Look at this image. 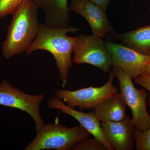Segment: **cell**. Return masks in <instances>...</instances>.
Segmentation results:
<instances>
[{
    "instance_id": "5b68a950",
    "label": "cell",
    "mask_w": 150,
    "mask_h": 150,
    "mask_svg": "<svg viewBox=\"0 0 150 150\" xmlns=\"http://www.w3.org/2000/svg\"><path fill=\"white\" fill-rule=\"evenodd\" d=\"M109 73V79L102 86H91L76 91L59 88L55 92V96L72 108L77 107L80 110H93L100 103L118 91V89L112 83L115 77L113 71L111 70Z\"/></svg>"
},
{
    "instance_id": "5bb4252c",
    "label": "cell",
    "mask_w": 150,
    "mask_h": 150,
    "mask_svg": "<svg viewBox=\"0 0 150 150\" xmlns=\"http://www.w3.org/2000/svg\"><path fill=\"white\" fill-rule=\"evenodd\" d=\"M126 105L121 93H116L100 103L93 111L100 123L120 121L126 116Z\"/></svg>"
},
{
    "instance_id": "8992f818",
    "label": "cell",
    "mask_w": 150,
    "mask_h": 150,
    "mask_svg": "<svg viewBox=\"0 0 150 150\" xmlns=\"http://www.w3.org/2000/svg\"><path fill=\"white\" fill-rule=\"evenodd\" d=\"M73 62L77 64L93 65L104 73L112 67L111 57L105 42L98 35H79L74 50Z\"/></svg>"
},
{
    "instance_id": "3957f363",
    "label": "cell",
    "mask_w": 150,
    "mask_h": 150,
    "mask_svg": "<svg viewBox=\"0 0 150 150\" xmlns=\"http://www.w3.org/2000/svg\"><path fill=\"white\" fill-rule=\"evenodd\" d=\"M24 150H71L76 144L90 137L81 125L69 128L58 122L44 124Z\"/></svg>"
},
{
    "instance_id": "30bf717a",
    "label": "cell",
    "mask_w": 150,
    "mask_h": 150,
    "mask_svg": "<svg viewBox=\"0 0 150 150\" xmlns=\"http://www.w3.org/2000/svg\"><path fill=\"white\" fill-rule=\"evenodd\" d=\"M103 133L114 150H133L136 130L132 119L126 115L118 121L100 123Z\"/></svg>"
},
{
    "instance_id": "7c38bea8",
    "label": "cell",
    "mask_w": 150,
    "mask_h": 150,
    "mask_svg": "<svg viewBox=\"0 0 150 150\" xmlns=\"http://www.w3.org/2000/svg\"><path fill=\"white\" fill-rule=\"evenodd\" d=\"M44 13L45 24L56 28L68 27L69 13L68 0H33Z\"/></svg>"
},
{
    "instance_id": "2e32d148",
    "label": "cell",
    "mask_w": 150,
    "mask_h": 150,
    "mask_svg": "<svg viewBox=\"0 0 150 150\" xmlns=\"http://www.w3.org/2000/svg\"><path fill=\"white\" fill-rule=\"evenodd\" d=\"M136 150H150V128L144 130L135 131Z\"/></svg>"
},
{
    "instance_id": "8fae6325",
    "label": "cell",
    "mask_w": 150,
    "mask_h": 150,
    "mask_svg": "<svg viewBox=\"0 0 150 150\" xmlns=\"http://www.w3.org/2000/svg\"><path fill=\"white\" fill-rule=\"evenodd\" d=\"M47 107L50 109H57L61 112L72 116L85 128L91 135L104 144L108 150H114L108 142L103 133L100 123L91 112H83L75 110L65 104L63 100L56 96L51 98L47 103Z\"/></svg>"
},
{
    "instance_id": "277c9868",
    "label": "cell",
    "mask_w": 150,
    "mask_h": 150,
    "mask_svg": "<svg viewBox=\"0 0 150 150\" xmlns=\"http://www.w3.org/2000/svg\"><path fill=\"white\" fill-rule=\"evenodd\" d=\"M115 77L120 84L121 93L126 105L132 113V122L139 131H144L150 128V115L147 110V98L149 93L144 88L138 89L135 87L130 77L118 67L112 69Z\"/></svg>"
},
{
    "instance_id": "9c48e42d",
    "label": "cell",
    "mask_w": 150,
    "mask_h": 150,
    "mask_svg": "<svg viewBox=\"0 0 150 150\" xmlns=\"http://www.w3.org/2000/svg\"><path fill=\"white\" fill-rule=\"evenodd\" d=\"M70 10L80 15L88 23L93 34L105 38L115 32L108 18L105 10L90 0H72Z\"/></svg>"
},
{
    "instance_id": "52a82bcc",
    "label": "cell",
    "mask_w": 150,
    "mask_h": 150,
    "mask_svg": "<svg viewBox=\"0 0 150 150\" xmlns=\"http://www.w3.org/2000/svg\"><path fill=\"white\" fill-rule=\"evenodd\" d=\"M44 96L43 94L25 93L12 86L6 80L0 83V105L16 108L27 113L35 122L36 133L45 124L40 111Z\"/></svg>"
},
{
    "instance_id": "4fadbf2b",
    "label": "cell",
    "mask_w": 150,
    "mask_h": 150,
    "mask_svg": "<svg viewBox=\"0 0 150 150\" xmlns=\"http://www.w3.org/2000/svg\"><path fill=\"white\" fill-rule=\"evenodd\" d=\"M107 37L120 40L124 46L140 54L150 56V25L124 33L115 31Z\"/></svg>"
},
{
    "instance_id": "ba28073f",
    "label": "cell",
    "mask_w": 150,
    "mask_h": 150,
    "mask_svg": "<svg viewBox=\"0 0 150 150\" xmlns=\"http://www.w3.org/2000/svg\"><path fill=\"white\" fill-rule=\"evenodd\" d=\"M105 42L111 57L112 67L120 68L132 80L144 74L150 56L140 54L110 39H107Z\"/></svg>"
},
{
    "instance_id": "44dd1931",
    "label": "cell",
    "mask_w": 150,
    "mask_h": 150,
    "mask_svg": "<svg viewBox=\"0 0 150 150\" xmlns=\"http://www.w3.org/2000/svg\"><path fill=\"white\" fill-rule=\"evenodd\" d=\"M149 11H150V6H149Z\"/></svg>"
},
{
    "instance_id": "ffe728a7",
    "label": "cell",
    "mask_w": 150,
    "mask_h": 150,
    "mask_svg": "<svg viewBox=\"0 0 150 150\" xmlns=\"http://www.w3.org/2000/svg\"><path fill=\"white\" fill-rule=\"evenodd\" d=\"M144 74L150 76V59L149 61L148 62L146 67L145 68L144 73Z\"/></svg>"
},
{
    "instance_id": "6da1fadb",
    "label": "cell",
    "mask_w": 150,
    "mask_h": 150,
    "mask_svg": "<svg viewBox=\"0 0 150 150\" xmlns=\"http://www.w3.org/2000/svg\"><path fill=\"white\" fill-rule=\"evenodd\" d=\"M79 30L78 28L72 26L56 28L40 23L37 37L25 52L26 56L39 50L50 52L56 61L63 88L68 84L69 70L73 62L71 54L78 40V37H69L67 33Z\"/></svg>"
},
{
    "instance_id": "d6986e66",
    "label": "cell",
    "mask_w": 150,
    "mask_h": 150,
    "mask_svg": "<svg viewBox=\"0 0 150 150\" xmlns=\"http://www.w3.org/2000/svg\"><path fill=\"white\" fill-rule=\"evenodd\" d=\"M106 10L110 0H90Z\"/></svg>"
},
{
    "instance_id": "ac0fdd59",
    "label": "cell",
    "mask_w": 150,
    "mask_h": 150,
    "mask_svg": "<svg viewBox=\"0 0 150 150\" xmlns=\"http://www.w3.org/2000/svg\"><path fill=\"white\" fill-rule=\"evenodd\" d=\"M134 82L138 85L143 87L150 93V76L142 75L134 79ZM147 104L150 108V97L147 100Z\"/></svg>"
},
{
    "instance_id": "e0dca14e",
    "label": "cell",
    "mask_w": 150,
    "mask_h": 150,
    "mask_svg": "<svg viewBox=\"0 0 150 150\" xmlns=\"http://www.w3.org/2000/svg\"><path fill=\"white\" fill-rule=\"evenodd\" d=\"M24 0H0V18L13 15Z\"/></svg>"
},
{
    "instance_id": "9a60e30c",
    "label": "cell",
    "mask_w": 150,
    "mask_h": 150,
    "mask_svg": "<svg viewBox=\"0 0 150 150\" xmlns=\"http://www.w3.org/2000/svg\"><path fill=\"white\" fill-rule=\"evenodd\" d=\"M73 150H108L104 144L95 137L86 138L76 144Z\"/></svg>"
},
{
    "instance_id": "7a4b0ae2",
    "label": "cell",
    "mask_w": 150,
    "mask_h": 150,
    "mask_svg": "<svg viewBox=\"0 0 150 150\" xmlns=\"http://www.w3.org/2000/svg\"><path fill=\"white\" fill-rule=\"evenodd\" d=\"M38 14L33 0H24L15 11L2 43L3 55L6 59L26 52L37 37L40 28Z\"/></svg>"
}]
</instances>
